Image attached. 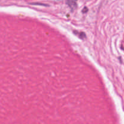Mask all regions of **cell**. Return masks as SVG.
Returning <instances> with one entry per match:
<instances>
[{
  "instance_id": "obj_1",
  "label": "cell",
  "mask_w": 124,
  "mask_h": 124,
  "mask_svg": "<svg viewBox=\"0 0 124 124\" xmlns=\"http://www.w3.org/2000/svg\"><path fill=\"white\" fill-rule=\"evenodd\" d=\"M67 4L70 7V8H71L72 11L76 9V7H77V3H76V0H67Z\"/></svg>"
},
{
  "instance_id": "obj_2",
  "label": "cell",
  "mask_w": 124,
  "mask_h": 124,
  "mask_svg": "<svg viewBox=\"0 0 124 124\" xmlns=\"http://www.w3.org/2000/svg\"><path fill=\"white\" fill-rule=\"evenodd\" d=\"M74 33L76 34V35H78L79 37L81 39H85L86 38V35L84 32H81V33H78L77 31H74Z\"/></svg>"
},
{
  "instance_id": "obj_3",
  "label": "cell",
  "mask_w": 124,
  "mask_h": 124,
  "mask_svg": "<svg viewBox=\"0 0 124 124\" xmlns=\"http://www.w3.org/2000/svg\"><path fill=\"white\" fill-rule=\"evenodd\" d=\"M87 11H88V8H87V7H84V9L82 10V13H86Z\"/></svg>"
}]
</instances>
